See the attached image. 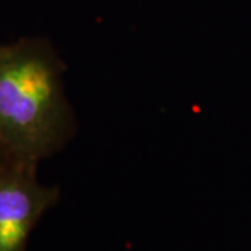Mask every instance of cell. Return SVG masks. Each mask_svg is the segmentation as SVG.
Listing matches in <instances>:
<instances>
[{
  "label": "cell",
  "instance_id": "2",
  "mask_svg": "<svg viewBox=\"0 0 251 251\" xmlns=\"http://www.w3.org/2000/svg\"><path fill=\"white\" fill-rule=\"evenodd\" d=\"M39 163L0 161V251H27L38 222L60 200V188L38 177Z\"/></svg>",
  "mask_w": 251,
  "mask_h": 251
},
{
  "label": "cell",
  "instance_id": "1",
  "mask_svg": "<svg viewBox=\"0 0 251 251\" xmlns=\"http://www.w3.org/2000/svg\"><path fill=\"white\" fill-rule=\"evenodd\" d=\"M64 70L45 38L0 44V151L6 156L41 163L74 138L77 120Z\"/></svg>",
  "mask_w": 251,
  "mask_h": 251
},
{
  "label": "cell",
  "instance_id": "3",
  "mask_svg": "<svg viewBox=\"0 0 251 251\" xmlns=\"http://www.w3.org/2000/svg\"><path fill=\"white\" fill-rule=\"evenodd\" d=\"M3 156H4V153H3V152H1V151H0V161L3 159Z\"/></svg>",
  "mask_w": 251,
  "mask_h": 251
}]
</instances>
